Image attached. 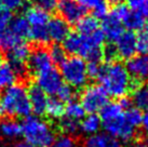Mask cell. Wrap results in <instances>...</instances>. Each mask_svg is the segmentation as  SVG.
Instances as JSON below:
<instances>
[{"label": "cell", "instance_id": "cell-1", "mask_svg": "<svg viewBox=\"0 0 148 147\" xmlns=\"http://www.w3.org/2000/svg\"><path fill=\"white\" fill-rule=\"evenodd\" d=\"M106 40L103 32L97 29L91 35L70 33L63 41V48L73 56H79L88 63H101L103 60V45Z\"/></svg>", "mask_w": 148, "mask_h": 147}, {"label": "cell", "instance_id": "cell-2", "mask_svg": "<svg viewBox=\"0 0 148 147\" xmlns=\"http://www.w3.org/2000/svg\"><path fill=\"white\" fill-rule=\"evenodd\" d=\"M99 113L105 133L124 143L131 142L135 137L136 129L125 120L124 109L119 102H108Z\"/></svg>", "mask_w": 148, "mask_h": 147}, {"label": "cell", "instance_id": "cell-3", "mask_svg": "<svg viewBox=\"0 0 148 147\" xmlns=\"http://www.w3.org/2000/svg\"><path fill=\"white\" fill-rule=\"evenodd\" d=\"M97 79L108 95L118 98H124L133 84L125 66L117 61L102 65Z\"/></svg>", "mask_w": 148, "mask_h": 147}, {"label": "cell", "instance_id": "cell-4", "mask_svg": "<svg viewBox=\"0 0 148 147\" xmlns=\"http://www.w3.org/2000/svg\"><path fill=\"white\" fill-rule=\"evenodd\" d=\"M30 113L27 89L22 83H14L0 92V116L26 118Z\"/></svg>", "mask_w": 148, "mask_h": 147}, {"label": "cell", "instance_id": "cell-5", "mask_svg": "<svg viewBox=\"0 0 148 147\" xmlns=\"http://www.w3.org/2000/svg\"><path fill=\"white\" fill-rule=\"evenodd\" d=\"M22 124V135L25 141L35 147H48L55 139V133L52 127L45 120L37 116L24 118Z\"/></svg>", "mask_w": 148, "mask_h": 147}, {"label": "cell", "instance_id": "cell-6", "mask_svg": "<svg viewBox=\"0 0 148 147\" xmlns=\"http://www.w3.org/2000/svg\"><path fill=\"white\" fill-rule=\"evenodd\" d=\"M61 75L68 86L74 89L83 88L88 82V69L86 61L79 56L66 57L61 64Z\"/></svg>", "mask_w": 148, "mask_h": 147}, {"label": "cell", "instance_id": "cell-7", "mask_svg": "<svg viewBox=\"0 0 148 147\" xmlns=\"http://www.w3.org/2000/svg\"><path fill=\"white\" fill-rule=\"evenodd\" d=\"M108 94L102 86L91 84L86 87L80 94V104L88 114H96L108 103Z\"/></svg>", "mask_w": 148, "mask_h": 147}, {"label": "cell", "instance_id": "cell-8", "mask_svg": "<svg viewBox=\"0 0 148 147\" xmlns=\"http://www.w3.org/2000/svg\"><path fill=\"white\" fill-rule=\"evenodd\" d=\"M127 73L136 86L148 81V54H137L127 60Z\"/></svg>", "mask_w": 148, "mask_h": 147}, {"label": "cell", "instance_id": "cell-9", "mask_svg": "<svg viewBox=\"0 0 148 147\" xmlns=\"http://www.w3.org/2000/svg\"><path fill=\"white\" fill-rule=\"evenodd\" d=\"M36 84L47 95H54L58 93V91L64 84V80L61 73L56 68L51 67L49 69L38 74L36 77Z\"/></svg>", "mask_w": 148, "mask_h": 147}, {"label": "cell", "instance_id": "cell-10", "mask_svg": "<svg viewBox=\"0 0 148 147\" xmlns=\"http://www.w3.org/2000/svg\"><path fill=\"white\" fill-rule=\"evenodd\" d=\"M111 13L118 17L123 25V27L127 28L130 32H135V30L140 32L146 26V19L145 17H143L140 13L129 9L123 4L115 7Z\"/></svg>", "mask_w": 148, "mask_h": 147}, {"label": "cell", "instance_id": "cell-11", "mask_svg": "<svg viewBox=\"0 0 148 147\" xmlns=\"http://www.w3.org/2000/svg\"><path fill=\"white\" fill-rule=\"evenodd\" d=\"M114 47L117 52V56L122 60H130L136 55L137 52L136 35L130 30L123 32L122 35L115 41Z\"/></svg>", "mask_w": 148, "mask_h": 147}, {"label": "cell", "instance_id": "cell-12", "mask_svg": "<svg viewBox=\"0 0 148 147\" xmlns=\"http://www.w3.org/2000/svg\"><path fill=\"white\" fill-rule=\"evenodd\" d=\"M51 67H53V62L51 60L48 50L43 49V48H37L30 52L28 58H27L28 70L38 75Z\"/></svg>", "mask_w": 148, "mask_h": 147}, {"label": "cell", "instance_id": "cell-13", "mask_svg": "<svg viewBox=\"0 0 148 147\" xmlns=\"http://www.w3.org/2000/svg\"><path fill=\"white\" fill-rule=\"evenodd\" d=\"M58 10L61 17L68 24H77L86 12L76 0H61L58 3Z\"/></svg>", "mask_w": 148, "mask_h": 147}, {"label": "cell", "instance_id": "cell-14", "mask_svg": "<svg viewBox=\"0 0 148 147\" xmlns=\"http://www.w3.org/2000/svg\"><path fill=\"white\" fill-rule=\"evenodd\" d=\"M27 93H28L29 104H30L32 111H33L37 117L43 116V115L45 114L47 106H48V102H49L48 95H47L36 83L30 84L29 89L27 90Z\"/></svg>", "mask_w": 148, "mask_h": 147}, {"label": "cell", "instance_id": "cell-15", "mask_svg": "<svg viewBox=\"0 0 148 147\" xmlns=\"http://www.w3.org/2000/svg\"><path fill=\"white\" fill-rule=\"evenodd\" d=\"M47 28H48L50 41L55 42V45L63 42L70 34L69 24L61 16H53L52 19H50Z\"/></svg>", "mask_w": 148, "mask_h": 147}, {"label": "cell", "instance_id": "cell-16", "mask_svg": "<svg viewBox=\"0 0 148 147\" xmlns=\"http://www.w3.org/2000/svg\"><path fill=\"white\" fill-rule=\"evenodd\" d=\"M123 25L120 22L118 17L114 15L112 13L108 14L103 19L102 22V32L107 40L110 42H115L123 33Z\"/></svg>", "mask_w": 148, "mask_h": 147}, {"label": "cell", "instance_id": "cell-17", "mask_svg": "<svg viewBox=\"0 0 148 147\" xmlns=\"http://www.w3.org/2000/svg\"><path fill=\"white\" fill-rule=\"evenodd\" d=\"M83 147H123V145L107 133H97L88 136L83 143Z\"/></svg>", "mask_w": 148, "mask_h": 147}, {"label": "cell", "instance_id": "cell-18", "mask_svg": "<svg viewBox=\"0 0 148 147\" xmlns=\"http://www.w3.org/2000/svg\"><path fill=\"white\" fill-rule=\"evenodd\" d=\"M84 10H90L96 19H104L108 15V3L105 0H76Z\"/></svg>", "mask_w": 148, "mask_h": 147}, {"label": "cell", "instance_id": "cell-19", "mask_svg": "<svg viewBox=\"0 0 148 147\" xmlns=\"http://www.w3.org/2000/svg\"><path fill=\"white\" fill-rule=\"evenodd\" d=\"M0 135L8 141L16 139L22 135V124L14 119H4L0 122Z\"/></svg>", "mask_w": 148, "mask_h": 147}, {"label": "cell", "instance_id": "cell-20", "mask_svg": "<svg viewBox=\"0 0 148 147\" xmlns=\"http://www.w3.org/2000/svg\"><path fill=\"white\" fill-rule=\"evenodd\" d=\"M9 29L18 40H23L25 38L29 37L30 25L25 16L17 15V16L12 17V20L9 24Z\"/></svg>", "mask_w": 148, "mask_h": 147}, {"label": "cell", "instance_id": "cell-21", "mask_svg": "<svg viewBox=\"0 0 148 147\" xmlns=\"http://www.w3.org/2000/svg\"><path fill=\"white\" fill-rule=\"evenodd\" d=\"M25 17L30 27L34 26H47L50 21L49 12L37 7H30L25 11Z\"/></svg>", "mask_w": 148, "mask_h": 147}, {"label": "cell", "instance_id": "cell-22", "mask_svg": "<svg viewBox=\"0 0 148 147\" xmlns=\"http://www.w3.org/2000/svg\"><path fill=\"white\" fill-rule=\"evenodd\" d=\"M101 128L102 120L96 114H88V116H84L80 122V131L89 136L99 133Z\"/></svg>", "mask_w": 148, "mask_h": 147}, {"label": "cell", "instance_id": "cell-23", "mask_svg": "<svg viewBox=\"0 0 148 147\" xmlns=\"http://www.w3.org/2000/svg\"><path fill=\"white\" fill-rule=\"evenodd\" d=\"M132 104L135 105L138 109H144L148 111V86L138 84L132 92Z\"/></svg>", "mask_w": 148, "mask_h": 147}, {"label": "cell", "instance_id": "cell-24", "mask_svg": "<svg viewBox=\"0 0 148 147\" xmlns=\"http://www.w3.org/2000/svg\"><path fill=\"white\" fill-rule=\"evenodd\" d=\"M29 54H30L29 45L23 40L18 41L16 45L9 51V62L27 63V58H28Z\"/></svg>", "mask_w": 148, "mask_h": 147}, {"label": "cell", "instance_id": "cell-25", "mask_svg": "<svg viewBox=\"0 0 148 147\" xmlns=\"http://www.w3.org/2000/svg\"><path fill=\"white\" fill-rule=\"evenodd\" d=\"M16 79V75L9 63H2L0 65V91H3L9 87L13 86Z\"/></svg>", "mask_w": 148, "mask_h": 147}, {"label": "cell", "instance_id": "cell-26", "mask_svg": "<svg viewBox=\"0 0 148 147\" xmlns=\"http://www.w3.org/2000/svg\"><path fill=\"white\" fill-rule=\"evenodd\" d=\"M99 29V19L93 15H84L77 23V30L81 35H91Z\"/></svg>", "mask_w": 148, "mask_h": 147}, {"label": "cell", "instance_id": "cell-27", "mask_svg": "<svg viewBox=\"0 0 148 147\" xmlns=\"http://www.w3.org/2000/svg\"><path fill=\"white\" fill-rule=\"evenodd\" d=\"M66 118L73 119L76 121H80L82 120L86 111L83 109L82 105L80 104V102L77 101H71V102L67 103V105L65 106V111H64Z\"/></svg>", "mask_w": 148, "mask_h": 147}, {"label": "cell", "instance_id": "cell-28", "mask_svg": "<svg viewBox=\"0 0 148 147\" xmlns=\"http://www.w3.org/2000/svg\"><path fill=\"white\" fill-rule=\"evenodd\" d=\"M65 106L64 103L58 98H50L45 114L52 119H61L64 116Z\"/></svg>", "mask_w": 148, "mask_h": 147}, {"label": "cell", "instance_id": "cell-29", "mask_svg": "<svg viewBox=\"0 0 148 147\" xmlns=\"http://www.w3.org/2000/svg\"><path fill=\"white\" fill-rule=\"evenodd\" d=\"M18 41L22 40H18L16 37L10 32L8 27L0 29V51H4V52L10 51Z\"/></svg>", "mask_w": 148, "mask_h": 147}, {"label": "cell", "instance_id": "cell-30", "mask_svg": "<svg viewBox=\"0 0 148 147\" xmlns=\"http://www.w3.org/2000/svg\"><path fill=\"white\" fill-rule=\"evenodd\" d=\"M29 38L37 45H47L50 41L47 26H34L30 27Z\"/></svg>", "mask_w": 148, "mask_h": 147}, {"label": "cell", "instance_id": "cell-31", "mask_svg": "<svg viewBox=\"0 0 148 147\" xmlns=\"http://www.w3.org/2000/svg\"><path fill=\"white\" fill-rule=\"evenodd\" d=\"M60 129L64 132V134L73 136V135H76L77 133H79L80 122L64 117V118L60 119Z\"/></svg>", "mask_w": 148, "mask_h": 147}, {"label": "cell", "instance_id": "cell-32", "mask_svg": "<svg viewBox=\"0 0 148 147\" xmlns=\"http://www.w3.org/2000/svg\"><path fill=\"white\" fill-rule=\"evenodd\" d=\"M124 117H125V120L127 121V123L136 129L137 127H140V123H142L143 114H142L140 109L131 106L124 110Z\"/></svg>", "mask_w": 148, "mask_h": 147}, {"label": "cell", "instance_id": "cell-33", "mask_svg": "<svg viewBox=\"0 0 148 147\" xmlns=\"http://www.w3.org/2000/svg\"><path fill=\"white\" fill-rule=\"evenodd\" d=\"M127 8L140 13L143 17L148 20V0H125Z\"/></svg>", "mask_w": 148, "mask_h": 147}, {"label": "cell", "instance_id": "cell-34", "mask_svg": "<svg viewBox=\"0 0 148 147\" xmlns=\"http://www.w3.org/2000/svg\"><path fill=\"white\" fill-rule=\"evenodd\" d=\"M136 41L137 52H140V54H148V26H145L138 32V35H136Z\"/></svg>", "mask_w": 148, "mask_h": 147}, {"label": "cell", "instance_id": "cell-35", "mask_svg": "<svg viewBox=\"0 0 148 147\" xmlns=\"http://www.w3.org/2000/svg\"><path fill=\"white\" fill-rule=\"evenodd\" d=\"M49 54L51 56L52 62L56 63V64H60V65L66 60V51L60 45H52L49 50Z\"/></svg>", "mask_w": 148, "mask_h": 147}, {"label": "cell", "instance_id": "cell-36", "mask_svg": "<svg viewBox=\"0 0 148 147\" xmlns=\"http://www.w3.org/2000/svg\"><path fill=\"white\" fill-rule=\"evenodd\" d=\"M75 89L73 87L68 86L67 83H64L62 87H61V89L58 91V100H61L63 103H69L71 101H74V98H75Z\"/></svg>", "mask_w": 148, "mask_h": 147}, {"label": "cell", "instance_id": "cell-37", "mask_svg": "<svg viewBox=\"0 0 148 147\" xmlns=\"http://www.w3.org/2000/svg\"><path fill=\"white\" fill-rule=\"evenodd\" d=\"M48 147H77L76 146V142L73 136L69 135H60L58 137H55L52 144L49 145Z\"/></svg>", "mask_w": 148, "mask_h": 147}, {"label": "cell", "instance_id": "cell-38", "mask_svg": "<svg viewBox=\"0 0 148 147\" xmlns=\"http://www.w3.org/2000/svg\"><path fill=\"white\" fill-rule=\"evenodd\" d=\"M34 7H37L39 9H42L47 12L54 11L58 8V0H30Z\"/></svg>", "mask_w": 148, "mask_h": 147}, {"label": "cell", "instance_id": "cell-39", "mask_svg": "<svg viewBox=\"0 0 148 147\" xmlns=\"http://www.w3.org/2000/svg\"><path fill=\"white\" fill-rule=\"evenodd\" d=\"M25 0H0V5L10 10L11 12L23 8Z\"/></svg>", "mask_w": 148, "mask_h": 147}, {"label": "cell", "instance_id": "cell-40", "mask_svg": "<svg viewBox=\"0 0 148 147\" xmlns=\"http://www.w3.org/2000/svg\"><path fill=\"white\" fill-rule=\"evenodd\" d=\"M11 20H12V12L3 7H0V29L7 28Z\"/></svg>", "mask_w": 148, "mask_h": 147}, {"label": "cell", "instance_id": "cell-41", "mask_svg": "<svg viewBox=\"0 0 148 147\" xmlns=\"http://www.w3.org/2000/svg\"><path fill=\"white\" fill-rule=\"evenodd\" d=\"M117 57V52L114 45H107L103 48V60H105L106 63L115 62Z\"/></svg>", "mask_w": 148, "mask_h": 147}, {"label": "cell", "instance_id": "cell-42", "mask_svg": "<svg viewBox=\"0 0 148 147\" xmlns=\"http://www.w3.org/2000/svg\"><path fill=\"white\" fill-rule=\"evenodd\" d=\"M102 65L101 63H88L86 64V69H88V76L92 79H97L101 73Z\"/></svg>", "mask_w": 148, "mask_h": 147}, {"label": "cell", "instance_id": "cell-43", "mask_svg": "<svg viewBox=\"0 0 148 147\" xmlns=\"http://www.w3.org/2000/svg\"><path fill=\"white\" fill-rule=\"evenodd\" d=\"M140 127L143 128V131H144L145 133L148 134V111H146V113L143 115V119H142Z\"/></svg>", "mask_w": 148, "mask_h": 147}, {"label": "cell", "instance_id": "cell-44", "mask_svg": "<svg viewBox=\"0 0 148 147\" xmlns=\"http://www.w3.org/2000/svg\"><path fill=\"white\" fill-rule=\"evenodd\" d=\"M12 147H35L33 146L32 144H29L28 142H26V141H20V142H17L13 145Z\"/></svg>", "mask_w": 148, "mask_h": 147}, {"label": "cell", "instance_id": "cell-45", "mask_svg": "<svg viewBox=\"0 0 148 147\" xmlns=\"http://www.w3.org/2000/svg\"><path fill=\"white\" fill-rule=\"evenodd\" d=\"M131 147H148V142L140 139V141H137V142L132 144Z\"/></svg>", "mask_w": 148, "mask_h": 147}, {"label": "cell", "instance_id": "cell-46", "mask_svg": "<svg viewBox=\"0 0 148 147\" xmlns=\"http://www.w3.org/2000/svg\"><path fill=\"white\" fill-rule=\"evenodd\" d=\"M105 1H106L108 4H111V5L117 7V5H120V4H123V2L125 0H105Z\"/></svg>", "mask_w": 148, "mask_h": 147}, {"label": "cell", "instance_id": "cell-47", "mask_svg": "<svg viewBox=\"0 0 148 147\" xmlns=\"http://www.w3.org/2000/svg\"><path fill=\"white\" fill-rule=\"evenodd\" d=\"M0 147H9V145L5 141H0Z\"/></svg>", "mask_w": 148, "mask_h": 147}, {"label": "cell", "instance_id": "cell-48", "mask_svg": "<svg viewBox=\"0 0 148 147\" xmlns=\"http://www.w3.org/2000/svg\"><path fill=\"white\" fill-rule=\"evenodd\" d=\"M2 64V56H1V54H0V65Z\"/></svg>", "mask_w": 148, "mask_h": 147}]
</instances>
